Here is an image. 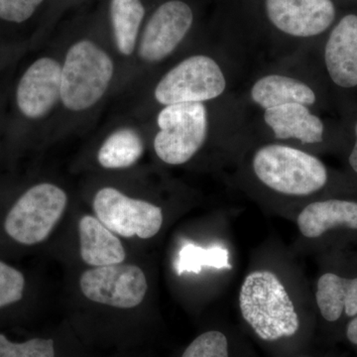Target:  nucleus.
<instances>
[{
	"mask_svg": "<svg viewBox=\"0 0 357 357\" xmlns=\"http://www.w3.org/2000/svg\"><path fill=\"white\" fill-rule=\"evenodd\" d=\"M195 23L196 13L189 1L164 0L141 29L138 55L150 64L166 60L191 34Z\"/></svg>",
	"mask_w": 357,
	"mask_h": 357,
	"instance_id": "nucleus-10",
	"label": "nucleus"
},
{
	"mask_svg": "<svg viewBox=\"0 0 357 357\" xmlns=\"http://www.w3.org/2000/svg\"><path fill=\"white\" fill-rule=\"evenodd\" d=\"M24 285V276L18 270L0 261V307L20 301Z\"/></svg>",
	"mask_w": 357,
	"mask_h": 357,
	"instance_id": "nucleus-23",
	"label": "nucleus"
},
{
	"mask_svg": "<svg viewBox=\"0 0 357 357\" xmlns=\"http://www.w3.org/2000/svg\"><path fill=\"white\" fill-rule=\"evenodd\" d=\"M182 357H229V340L218 331L202 333L185 349Z\"/></svg>",
	"mask_w": 357,
	"mask_h": 357,
	"instance_id": "nucleus-21",
	"label": "nucleus"
},
{
	"mask_svg": "<svg viewBox=\"0 0 357 357\" xmlns=\"http://www.w3.org/2000/svg\"><path fill=\"white\" fill-rule=\"evenodd\" d=\"M307 54L275 61L257 73L239 95L246 112L301 103L321 112L326 107L323 84Z\"/></svg>",
	"mask_w": 357,
	"mask_h": 357,
	"instance_id": "nucleus-4",
	"label": "nucleus"
},
{
	"mask_svg": "<svg viewBox=\"0 0 357 357\" xmlns=\"http://www.w3.org/2000/svg\"><path fill=\"white\" fill-rule=\"evenodd\" d=\"M96 218L123 237L151 238L163 225V211L156 204L131 199L114 188H103L93 199Z\"/></svg>",
	"mask_w": 357,
	"mask_h": 357,
	"instance_id": "nucleus-11",
	"label": "nucleus"
},
{
	"mask_svg": "<svg viewBox=\"0 0 357 357\" xmlns=\"http://www.w3.org/2000/svg\"><path fill=\"white\" fill-rule=\"evenodd\" d=\"M354 144L349 155V164L351 170L357 174V119L354 124Z\"/></svg>",
	"mask_w": 357,
	"mask_h": 357,
	"instance_id": "nucleus-25",
	"label": "nucleus"
},
{
	"mask_svg": "<svg viewBox=\"0 0 357 357\" xmlns=\"http://www.w3.org/2000/svg\"><path fill=\"white\" fill-rule=\"evenodd\" d=\"M79 285L88 299L121 309L140 305L148 289L146 277L139 267L122 264L88 270L82 275Z\"/></svg>",
	"mask_w": 357,
	"mask_h": 357,
	"instance_id": "nucleus-12",
	"label": "nucleus"
},
{
	"mask_svg": "<svg viewBox=\"0 0 357 357\" xmlns=\"http://www.w3.org/2000/svg\"><path fill=\"white\" fill-rule=\"evenodd\" d=\"M0 357H55V347L52 340L34 338L14 344L0 335Z\"/></svg>",
	"mask_w": 357,
	"mask_h": 357,
	"instance_id": "nucleus-22",
	"label": "nucleus"
},
{
	"mask_svg": "<svg viewBox=\"0 0 357 357\" xmlns=\"http://www.w3.org/2000/svg\"><path fill=\"white\" fill-rule=\"evenodd\" d=\"M316 302L326 321L333 323L342 314L357 316V277L345 278L340 275L325 273L317 283Z\"/></svg>",
	"mask_w": 357,
	"mask_h": 357,
	"instance_id": "nucleus-17",
	"label": "nucleus"
},
{
	"mask_svg": "<svg viewBox=\"0 0 357 357\" xmlns=\"http://www.w3.org/2000/svg\"><path fill=\"white\" fill-rule=\"evenodd\" d=\"M114 72L112 58L95 42L84 39L73 44L62 67L63 105L74 112L93 107L109 89Z\"/></svg>",
	"mask_w": 357,
	"mask_h": 357,
	"instance_id": "nucleus-7",
	"label": "nucleus"
},
{
	"mask_svg": "<svg viewBox=\"0 0 357 357\" xmlns=\"http://www.w3.org/2000/svg\"><path fill=\"white\" fill-rule=\"evenodd\" d=\"M234 68L227 53L188 56L159 79L154 98L162 107L185 102H211L232 93Z\"/></svg>",
	"mask_w": 357,
	"mask_h": 357,
	"instance_id": "nucleus-5",
	"label": "nucleus"
},
{
	"mask_svg": "<svg viewBox=\"0 0 357 357\" xmlns=\"http://www.w3.org/2000/svg\"><path fill=\"white\" fill-rule=\"evenodd\" d=\"M239 149L244 151L245 168L253 183L278 198L311 199L330 182L326 164L302 148L248 133Z\"/></svg>",
	"mask_w": 357,
	"mask_h": 357,
	"instance_id": "nucleus-2",
	"label": "nucleus"
},
{
	"mask_svg": "<svg viewBox=\"0 0 357 357\" xmlns=\"http://www.w3.org/2000/svg\"><path fill=\"white\" fill-rule=\"evenodd\" d=\"M257 112L255 121H248V134L253 137L314 153V149L324 146L330 135L321 112L301 103H286Z\"/></svg>",
	"mask_w": 357,
	"mask_h": 357,
	"instance_id": "nucleus-8",
	"label": "nucleus"
},
{
	"mask_svg": "<svg viewBox=\"0 0 357 357\" xmlns=\"http://www.w3.org/2000/svg\"><path fill=\"white\" fill-rule=\"evenodd\" d=\"M67 203V195L57 185L48 183L34 185L7 215L6 232L20 243H41L62 218Z\"/></svg>",
	"mask_w": 357,
	"mask_h": 357,
	"instance_id": "nucleus-9",
	"label": "nucleus"
},
{
	"mask_svg": "<svg viewBox=\"0 0 357 357\" xmlns=\"http://www.w3.org/2000/svg\"><path fill=\"white\" fill-rule=\"evenodd\" d=\"M154 151L171 166L191 161L211 135L241 139L248 133V114L238 93L211 102L166 105L157 115Z\"/></svg>",
	"mask_w": 357,
	"mask_h": 357,
	"instance_id": "nucleus-1",
	"label": "nucleus"
},
{
	"mask_svg": "<svg viewBox=\"0 0 357 357\" xmlns=\"http://www.w3.org/2000/svg\"><path fill=\"white\" fill-rule=\"evenodd\" d=\"M62 67L51 58H41L21 77L16 100L20 112L28 119H41L61 100Z\"/></svg>",
	"mask_w": 357,
	"mask_h": 357,
	"instance_id": "nucleus-14",
	"label": "nucleus"
},
{
	"mask_svg": "<svg viewBox=\"0 0 357 357\" xmlns=\"http://www.w3.org/2000/svg\"><path fill=\"white\" fill-rule=\"evenodd\" d=\"M300 234L306 238H319L330 230H357V202L345 199L310 202L297 218Z\"/></svg>",
	"mask_w": 357,
	"mask_h": 357,
	"instance_id": "nucleus-15",
	"label": "nucleus"
},
{
	"mask_svg": "<svg viewBox=\"0 0 357 357\" xmlns=\"http://www.w3.org/2000/svg\"><path fill=\"white\" fill-rule=\"evenodd\" d=\"M81 256L86 264L95 267L121 264L126 253L119 237L98 218L84 215L79 222Z\"/></svg>",
	"mask_w": 357,
	"mask_h": 357,
	"instance_id": "nucleus-16",
	"label": "nucleus"
},
{
	"mask_svg": "<svg viewBox=\"0 0 357 357\" xmlns=\"http://www.w3.org/2000/svg\"><path fill=\"white\" fill-rule=\"evenodd\" d=\"M109 20L117 50L130 56L135 49L145 17L143 0H109Z\"/></svg>",
	"mask_w": 357,
	"mask_h": 357,
	"instance_id": "nucleus-18",
	"label": "nucleus"
},
{
	"mask_svg": "<svg viewBox=\"0 0 357 357\" xmlns=\"http://www.w3.org/2000/svg\"><path fill=\"white\" fill-rule=\"evenodd\" d=\"M347 337L352 344L357 347V316L352 318L347 325Z\"/></svg>",
	"mask_w": 357,
	"mask_h": 357,
	"instance_id": "nucleus-26",
	"label": "nucleus"
},
{
	"mask_svg": "<svg viewBox=\"0 0 357 357\" xmlns=\"http://www.w3.org/2000/svg\"><path fill=\"white\" fill-rule=\"evenodd\" d=\"M45 0H0V20L22 23L31 18Z\"/></svg>",
	"mask_w": 357,
	"mask_h": 357,
	"instance_id": "nucleus-24",
	"label": "nucleus"
},
{
	"mask_svg": "<svg viewBox=\"0 0 357 357\" xmlns=\"http://www.w3.org/2000/svg\"><path fill=\"white\" fill-rule=\"evenodd\" d=\"M239 307L244 321L265 342L292 337L299 331L297 309L274 272L256 270L244 278Z\"/></svg>",
	"mask_w": 357,
	"mask_h": 357,
	"instance_id": "nucleus-6",
	"label": "nucleus"
},
{
	"mask_svg": "<svg viewBox=\"0 0 357 357\" xmlns=\"http://www.w3.org/2000/svg\"><path fill=\"white\" fill-rule=\"evenodd\" d=\"M258 10L273 43L275 61L309 51L337 17L333 0H258Z\"/></svg>",
	"mask_w": 357,
	"mask_h": 357,
	"instance_id": "nucleus-3",
	"label": "nucleus"
},
{
	"mask_svg": "<svg viewBox=\"0 0 357 357\" xmlns=\"http://www.w3.org/2000/svg\"><path fill=\"white\" fill-rule=\"evenodd\" d=\"M144 152L139 134L130 128L115 131L103 142L98 160L103 168L124 169L134 165Z\"/></svg>",
	"mask_w": 357,
	"mask_h": 357,
	"instance_id": "nucleus-19",
	"label": "nucleus"
},
{
	"mask_svg": "<svg viewBox=\"0 0 357 357\" xmlns=\"http://www.w3.org/2000/svg\"><path fill=\"white\" fill-rule=\"evenodd\" d=\"M326 79L335 88H357V14L347 13L326 33L321 48Z\"/></svg>",
	"mask_w": 357,
	"mask_h": 357,
	"instance_id": "nucleus-13",
	"label": "nucleus"
},
{
	"mask_svg": "<svg viewBox=\"0 0 357 357\" xmlns=\"http://www.w3.org/2000/svg\"><path fill=\"white\" fill-rule=\"evenodd\" d=\"M204 266L229 269L227 251L220 248H202L192 244L181 250L177 265L178 275L184 272L199 273Z\"/></svg>",
	"mask_w": 357,
	"mask_h": 357,
	"instance_id": "nucleus-20",
	"label": "nucleus"
}]
</instances>
